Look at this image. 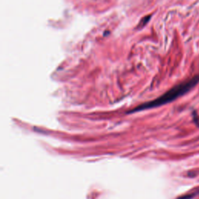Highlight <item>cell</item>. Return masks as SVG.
I'll return each instance as SVG.
<instances>
[{
    "instance_id": "6da1fadb",
    "label": "cell",
    "mask_w": 199,
    "mask_h": 199,
    "mask_svg": "<svg viewBox=\"0 0 199 199\" xmlns=\"http://www.w3.org/2000/svg\"><path fill=\"white\" fill-rule=\"evenodd\" d=\"M198 82L199 75H197V76H194L193 78L189 79V80L175 86L174 87L170 89V90L166 92L164 94L160 96V97L156 98V99L153 100L152 101L146 102V103H143V104H141L139 106L136 107L134 109H132V110L128 111V113L139 112L141 111V110H148V109L154 108V107L162 106V105L167 104V103L173 101L174 100L177 99L180 96L187 93L190 89H193Z\"/></svg>"
}]
</instances>
